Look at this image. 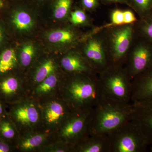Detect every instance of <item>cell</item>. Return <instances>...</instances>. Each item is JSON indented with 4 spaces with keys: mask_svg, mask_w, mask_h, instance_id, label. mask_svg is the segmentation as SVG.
<instances>
[{
    "mask_svg": "<svg viewBox=\"0 0 152 152\" xmlns=\"http://www.w3.org/2000/svg\"><path fill=\"white\" fill-rule=\"evenodd\" d=\"M132 103L120 102L101 96L94 108L90 134L108 135L132 119Z\"/></svg>",
    "mask_w": 152,
    "mask_h": 152,
    "instance_id": "cell-1",
    "label": "cell"
},
{
    "mask_svg": "<svg viewBox=\"0 0 152 152\" xmlns=\"http://www.w3.org/2000/svg\"><path fill=\"white\" fill-rule=\"evenodd\" d=\"M64 86L65 102L73 110L94 108L102 96L99 79L95 75L75 76Z\"/></svg>",
    "mask_w": 152,
    "mask_h": 152,
    "instance_id": "cell-2",
    "label": "cell"
},
{
    "mask_svg": "<svg viewBox=\"0 0 152 152\" xmlns=\"http://www.w3.org/2000/svg\"><path fill=\"white\" fill-rule=\"evenodd\" d=\"M99 78L102 96L120 102L131 103L132 81L126 69L110 66Z\"/></svg>",
    "mask_w": 152,
    "mask_h": 152,
    "instance_id": "cell-3",
    "label": "cell"
},
{
    "mask_svg": "<svg viewBox=\"0 0 152 152\" xmlns=\"http://www.w3.org/2000/svg\"><path fill=\"white\" fill-rule=\"evenodd\" d=\"M108 135L110 152H144L149 146L141 130L131 121Z\"/></svg>",
    "mask_w": 152,
    "mask_h": 152,
    "instance_id": "cell-4",
    "label": "cell"
},
{
    "mask_svg": "<svg viewBox=\"0 0 152 152\" xmlns=\"http://www.w3.org/2000/svg\"><path fill=\"white\" fill-rule=\"evenodd\" d=\"M94 108L73 110L62 125L60 138L72 148L90 134Z\"/></svg>",
    "mask_w": 152,
    "mask_h": 152,
    "instance_id": "cell-5",
    "label": "cell"
},
{
    "mask_svg": "<svg viewBox=\"0 0 152 152\" xmlns=\"http://www.w3.org/2000/svg\"><path fill=\"white\" fill-rule=\"evenodd\" d=\"M132 116L130 121L141 130L149 145H152V98L132 102Z\"/></svg>",
    "mask_w": 152,
    "mask_h": 152,
    "instance_id": "cell-6",
    "label": "cell"
},
{
    "mask_svg": "<svg viewBox=\"0 0 152 152\" xmlns=\"http://www.w3.org/2000/svg\"><path fill=\"white\" fill-rule=\"evenodd\" d=\"M132 29L126 26L117 30L112 39L113 49L110 58V66H120L124 59L130 44Z\"/></svg>",
    "mask_w": 152,
    "mask_h": 152,
    "instance_id": "cell-7",
    "label": "cell"
},
{
    "mask_svg": "<svg viewBox=\"0 0 152 152\" xmlns=\"http://www.w3.org/2000/svg\"><path fill=\"white\" fill-rule=\"evenodd\" d=\"M152 68V50L146 46L137 47L131 55L126 70L131 80Z\"/></svg>",
    "mask_w": 152,
    "mask_h": 152,
    "instance_id": "cell-8",
    "label": "cell"
},
{
    "mask_svg": "<svg viewBox=\"0 0 152 152\" xmlns=\"http://www.w3.org/2000/svg\"><path fill=\"white\" fill-rule=\"evenodd\" d=\"M84 52L87 59L96 72L101 73L110 66L103 44L98 39L90 40L86 45Z\"/></svg>",
    "mask_w": 152,
    "mask_h": 152,
    "instance_id": "cell-9",
    "label": "cell"
},
{
    "mask_svg": "<svg viewBox=\"0 0 152 152\" xmlns=\"http://www.w3.org/2000/svg\"><path fill=\"white\" fill-rule=\"evenodd\" d=\"M152 98V68L132 81L131 103Z\"/></svg>",
    "mask_w": 152,
    "mask_h": 152,
    "instance_id": "cell-10",
    "label": "cell"
},
{
    "mask_svg": "<svg viewBox=\"0 0 152 152\" xmlns=\"http://www.w3.org/2000/svg\"><path fill=\"white\" fill-rule=\"evenodd\" d=\"M80 152H110L108 135L89 134L72 148Z\"/></svg>",
    "mask_w": 152,
    "mask_h": 152,
    "instance_id": "cell-11",
    "label": "cell"
},
{
    "mask_svg": "<svg viewBox=\"0 0 152 152\" xmlns=\"http://www.w3.org/2000/svg\"><path fill=\"white\" fill-rule=\"evenodd\" d=\"M73 111L66 103L53 102L49 103L44 111V118L50 126H55L62 123Z\"/></svg>",
    "mask_w": 152,
    "mask_h": 152,
    "instance_id": "cell-12",
    "label": "cell"
},
{
    "mask_svg": "<svg viewBox=\"0 0 152 152\" xmlns=\"http://www.w3.org/2000/svg\"><path fill=\"white\" fill-rule=\"evenodd\" d=\"M62 66L71 73L95 75L96 71L88 60L76 54H69L62 58Z\"/></svg>",
    "mask_w": 152,
    "mask_h": 152,
    "instance_id": "cell-13",
    "label": "cell"
},
{
    "mask_svg": "<svg viewBox=\"0 0 152 152\" xmlns=\"http://www.w3.org/2000/svg\"><path fill=\"white\" fill-rule=\"evenodd\" d=\"M14 115L18 122L25 126H34L39 121L37 109L32 104L19 106L15 110Z\"/></svg>",
    "mask_w": 152,
    "mask_h": 152,
    "instance_id": "cell-14",
    "label": "cell"
},
{
    "mask_svg": "<svg viewBox=\"0 0 152 152\" xmlns=\"http://www.w3.org/2000/svg\"><path fill=\"white\" fill-rule=\"evenodd\" d=\"M17 62L15 52L13 49L4 50L0 56V74L6 73L12 69Z\"/></svg>",
    "mask_w": 152,
    "mask_h": 152,
    "instance_id": "cell-15",
    "label": "cell"
},
{
    "mask_svg": "<svg viewBox=\"0 0 152 152\" xmlns=\"http://www.w3.org/2000/svg\"><path fill=\"white\" fill-rule=\"evenodd\" d=\"M12 22L20 31H28L34 26V21L29 14L23 11L16 12L12 18Z\"/></svg>",
    "mask_w": 152,
    "mask_h": 152,
    "instance_id": "cell-16",
    "label": "cell"
},
{
    "mask_svg": "<svg viewBox=\"0 0 152 152\" xmlns=\"http://www.w3.org/2000/svg\"><path fill=\"white\" fill-rule=\"evenodd\" d=\"M75 35L70 30H57L50 33L48 39L50 42L55 44H68L75 40Z\"/></svg>",
    "mask_w": 152,
    "mask_h": 152,
    "instance_id": "cell-17",
    "label": "cell"
},
{
    "mask_svg": "<svg viewBox=\"0 0 152 152\" xmlns=\"http://www.w3.org/2000/svg\"><path fill=\"white\" fill-rule=\"evenodd\" d=\"M46 139V136L42 134H37L30 136L22 141L20 148L23 151H31L40 146Z\"/></svg>",
    "mask_w": 152,
    "mask_h": 152,
    "instance_id": "cell-18",
    "label": "cell"
},
{
    "mask_svg": "<svg viewBox=\"0 0 152 152\" xmlns=\"http://www.w3.org/2000/svg\"><path fill=\"white\" fill-rule=\"evenodd\" d=\"M56 70L55 63L52 60L46 61L41 65L36 72L34 80L37 83H40Z\"/></svg>",
    "mask_w": 152,
    "mask_h": 152,
    "instance_id": "cell-19",
    "label": "cell"
},
{
    "mask_svg": "<svg viewBox=\"0 0 152 152\" xmlns=\"http://www.w3.org/2000/svg\"><path fill=\"white\" fill-rule=\"evenodd\" d=\"M58 81L56 76L53 74L41 82L36 89V91L39 94H44L51 91L56 87Z\"/></svg>",
    "mask_w": 152,
    "mask_h": 152,
    "instance_id": "cell-20",
    "label": "cell"
},
{
    "mask_svg": "<svg viewBox=\"0 0 152 152\" xmlns=\"http://www.w3.org/2000/svg\"><path fill=\"white\" fill-rule=\"evenodd\" d=\"M72 4V0H57L55 4L54 16L56 19L64 18L67 15Z\"/></svg>",
    "mask_w": 152,
    "mask_h": 152,
    "instance_id": "cell-21",
    "label": "cell"
},
{
    "mask_svg": "<svg viewBox=\"0 0 152 152\" xmlns=\"http://www.w3.org/2000/svg\"><path fill=\"white\" fill-rule=\"evenodd\" d=\"M19 83L18 80L13 77L4 79L0 83V89L4 94H13L18 91Z\"/></svg>",
    "mask_w": 152,
    "mask_h": 152,
    "instance_id": "cell-22",
    "label": "cell"
},
{
    "mask_svg": "<svg viewBox=\"0 0 152 152\" xmlns=\"http://www.w3.org/2000/svg\"><path fill=\"white\" fill-rule=\"evenodd\" d=\"M35 48L33 45L28 44L22 48L20 53V59L22 65L27 66L31 62L35 54Z\"/></svg>",
    "mask_w": 152,
    "mask_h": 152,
    "instance_id": "cell-23",
    "label": "cell"
},
{
    "mask_svg": "<svg viewBox=\"0 0 152 152\" xmlns=\"http://www.w3.org/2000/svg\"><path fill=\"white\" fill-rule=\"evenodd\" d=\"M86 19V14L81 10H76L71 13V21L74 24L80 25L83 23Z\"/></svg>",
    "mask_w": 152,
    "mask_h": 152,
    "instance_id": "cell-24",
    "label": "cell"
},
{
    "mask_svg": "<svg viewBox=\"0 0 152 152\" xmlns=\"http://www.w3.org/2000/svg\"><path fill=\"white\" fill-rule=\"evenodd\" d=\"M1 133L4 137L7 139H11L15 135V130L10 123L4 122L1 126Z\"/></svg>",
    "mask_w": 152,
    "mask_h": 152,
    "instance_id": "cell-25",
    "label": "cell"
},
{
    "mask_svg": "<svg viewBox=\"0 0 152 152\" xmlns=\"http://www.w3.org/2000/svg\"><path fill=\"white\" fill-rule=\"evenodd\" d=\"M112 20L115 25L124 24V12L119 10L114 11L112 15Z\"/></svg>",
    "mask_w": 152,
    "mask_h": 152,
    "instance_id": "cell-26",
    "label": "cell"
},
{
    "mask_svg": "<svg viewBox=\"0 0 152 152\" xmlns=\"http://www.w3.org/2000/svg\"><path fill=\"white\" fill-rule=\"evenodd\" d=\"M134 1L136 5L143 11L150 10L151 7L152 0H134Z\"/></svg>",
    "mask_w": 152,
    "mask_h": 152,
    "instance_id": "cell-27",
    "label": "cell"
},
{
    "mask_svg": "<svg viewBox=\"0 0 152 152\" xmlns=\"http://www.w3.org/2000/svg\"><path fill=\"white\" fill-rule=\"evenodd\" d=\"M124 24H130L135 22L136 18L134 15L130 11H126L124 12Z\"/></svg>",
    "mask_w": 152,
    "mask_h": 152,
    "instance_id": "cell-28",
    "label": "cell"
},
{
    "mask_svg": "<svg viewBox=\"0 0 152 152\" xmlns=\"http://www.w3.org/2000/svg\"><path fill=\"white\" fill-rule=\"evenodd\" d=\"M143 30L146 36L152 40V20L145 24Z\"/></svg>",
    "mask_w": 152,
    "mask_h": 152,
    "instance_id": "cell-29",
    "label": "cell"
},
{
    "mask_svg": "<svg viewBox=\"0 0 152 152\" xmlns=\"http://www.w3.org/2000/svg\"><path fill=\"white\" fill-rule=\"evenodd\" d=\"M82 4L86 8L91 9L96 5L97 0H82Z\"/></svg>",
    "mask_w": 152,
    "mask_h": 152,
    "instance_id": "cell-30",
    "label": "cell"
},
{
    "mask_svg": "<svg viewBox=\"0 0 152 152\" xmlns=\"http://www.w3.org/2000/svg\"><path fill=\"white\" fill-rule=\"evenodd\" d=\"M10 151V147L7 144L0 142V152H7Z\"/></svg>",
    "mask_w": 152,
    "mask_h": 152,
    "instance_id": "cell-31",
    "label": "cell"
},
{
    "mask_svg": "<svg viewBox=\"0 0 152 152\" xmlns=\"http://www.w3.org/2000/svg\"><path fill=\"white\" fill-rule=\"evenodd\" d=\"M3 37V32L1 28L0 27V43L1 42Z\"/></svg>",
    "mask_w": 152,
    "mask_h": 152,
    "instance_id": "cell-32",
    "label": "cell"
},
{
    "mask_svg": "<svg viewBox=\"0 0 152 152\" xmlns=\"http://www.w3.org/2000/svg\"><path fill=\"white\" fill-rule=\"evenodd\" d=\"M3 5H4V3L3 2V1L2 0H0V9L3 7Z\"/></svg>",
    "mask_w": 152,
    "mask_h": 152,
    "instance_id": "cell-33",
    "label": "cell"
},
{
    "mask_svg": "<svg viewBox=\"0 0 152 152\" xmlns=\"http://www.w3.org/2000/svg\"><path fill=\"white\" fill-rule=\"evenodd\" d=\"M3 111V109L2 108V106L1 105V104H0V114L2 113Z\"/></svg>",
    "mask_w": 152,
    "mask_h": 152,
    "instance_id": "cell-34",
    "label": "cell"
},
{
    "mask_svg": "<svg viewBox=\"0 0 152 152\" xmlns=\"http://www.w3.org/2000/svg\"><path fill=\"white\" fill-rule=\"evenodd\" d=\"M109 1H118L121 0H109Z\"/></svg>",
    "mask_w": 152,
    "mask_h": 152,
    "instance_id": "cell-35",
    "label": "cell"
},
{
    "mask_svg": "<svg viewBox=\"0 0 152 152\" xmlns=\"http://www.w3.org/2000/svg\"><path fill=\"white\" fill-rule=\"evenodd\" d=\"M150 151L152 152V147H151L150 148Z\"/></svg>",
    "mask_w": 152,
    "mask_h": 152,
    "instance_id": "cell-36",
    "label": "cell"
}]
</instances>
